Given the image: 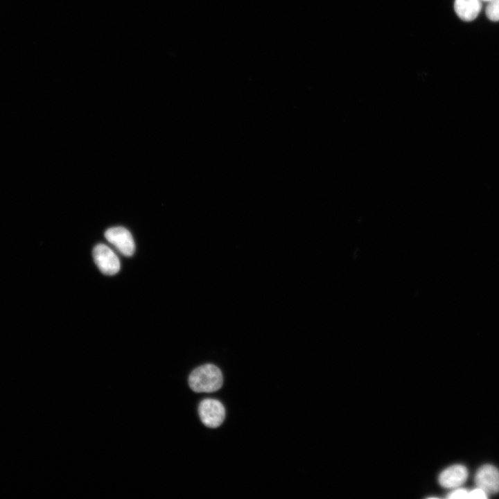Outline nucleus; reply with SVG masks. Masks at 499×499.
I'll list each match as a JSON object with an SVG mask.
<instances>
[{
  "mask_svg": "<svg viewBox=\"0 0 499 499\" xmlns=\"http://www.w3.org/2000/svg\"><path fill=\"white\" fill-rule=\"evenodd\" d=\"M222 382L220 369L211 364H206L197 367L189 377V385L195 392H216L222 387Z\"/></svg>",
  "mask_w": 499,
  "mask_h": 499,
  "instance_id": "f257e3e1",
  "label": "nucleus"
},
{
  "mask_svg": "<svg viewBox=\"0 0 499 499\" xmlns=\"http://www.w3.org/2000/svg\"><path fill=\"white\" fill-rule=\"evenodd\" d=\"M198 413L202 422L209 428H217L223 422L225 410L216 399H207L200 403Z\"/></svg>",
  "mask_w": 499,
  "mask_h": 499,
  "instance_id": "f03ea898",
  "label": "nucleus"
},
{
  "mask_svg": "<svg viewBox=\"0 0 499 499\" xmlns=\"http://www.w3.org/2000/svg\"><path fill=\"white\" fill-rule=\"evenodd\" d=\"M94 262L100 272L106 275H114L120 270V261L114 253L107 245L100 243L93 250Z\"/></svg>",
  "mask_w": 499,
  "mask_h": 499,
  "instance_id": "7ed1b4c3",
  "label": "nucleus"
},
{
  "mask_svg": "<svg viewBox=\"0 0 499 499\" xmlns=\"http://www.w3.org/2000/svg\"><path fill=\"white\" fill-rule=\"evenodd\" d=\"M105 237L123 255L130 256L134 254L135 246L133 238L125 227H111L105 232Z\"/></svg>",
  "mask_w": 499,
  "mask_h": 499,
  "instance_id": "20e7f679",
  "label": "nucleus"
},
{
  "mask_svg": "<svg viewBox=\"0 0 499 499\" xmlns=\"http://www.w3.org/2000/svg\"><path fill=\"white\" fill-rule=\"evenodd\" d=\"M477 487L483 489L487 494L499 491V470L491 464L480 467L475 475Z\"/></svg>",
  "mask_w": 499,
  "mask_h": 499,
  "instance_id": "39448f33",
  "label": "nucleus"
},
{
  "mask_svg": "<svg viewBox=\"0 0 499 499\" xmlns=\"http://www.w3.org/2000/svg\"><path fill=\"white\" fill-rule=\"evenodd\" d=\"M468 478L466 468L461 464H455L444 470L439 476V484L445 488H457Z\"/></svg>",
  "mask_w": 499,
  "mask_h": 499,
  "instance_id": "423d86ee",
  "label": "nucleus"
},
{
  "mask_svg": "<svg viewBox=\"0 0 499 499\" xmlns=\"http://www.w3.org/2000/svg\"><path fill=\"white\" fill-rule=\"evenodd\" d=\"M454 8L457 16L465 21L475 19L482 9L480 0H455Z\"/></svg>",
  "mask_w": 499,
  "mask_h": 499,
  "instance_id": "0eeeda50",
  "label": "nucleus"
},
{
  "mask_svg": "<svg viewBox=\"0 0 499 499\" xmlns=\"http://www.w3.org/2000/svg\"><path fill=\"white\" fill-rule=\"evenodd\" d=\"M487 17L493 21H499V0H491L486 8Z\"/></svg>",
  "mask_w": 499,
  "mask_h": 499,
  "instance_id": "6e6552de",
  "label": "nucleus"
},
{
  "mask_svg": "<svg viewBox=\"0 0 499 499\" xmlns=\"http://www.w3.org/2000/svg\"><path fill=\"white\" fill-rule=\"evenodd\" d=\"M469 490L466 489H456L448 493V498H468Z\"/></svg>",
  "mask_w": 499,
  "mask_h": 499,
  "instance_id": "1a4fd4ad",
  "label": "nucleus"
},
{
  "mask_svg": "<svg viewBox=\"0 0 499 499\" xmlns=\"http://www.w3.org/2000/svg\"><path fill=\"white\" fill-rule=\"evenodd\" d=\"M488 497L487 493L481 488L476 487L469 491L468 498L484 499Z\"/></svg>",
  "mask_w": 499,
  "mask_h": 499,
  "instance_id": "9d476101",
  "label": "nucleus"
},
{
  "mask_svg": "<svg viewBox=\"0 0 499 499\" xmlns=\"http://www.w3.org/2000/svg\"><path fill=\"white\" fill-rule=\"evenodd\" d=\"M480 1H488V2H489V1H491V0H480Z\"/></svg>",
  "mask_w": 499,
  "mask_h": 499,
  "instance_id": "9b49d317",
  "label": "nucleus"
}]
</instances>
